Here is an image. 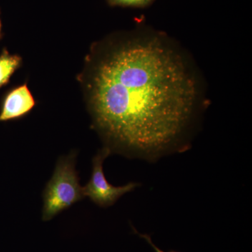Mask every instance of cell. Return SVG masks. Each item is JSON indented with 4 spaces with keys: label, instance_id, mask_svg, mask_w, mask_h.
Here are the masks:
<instances>
[{
    "label": "cell",
    "instance_id": "1",
    "mask_svg": "<svg viewBox=\"0 0 252 252\" xmlns=\"http://www.w3.org/2000/svg\"><path fill=\"white\" fill-rule=\"evenodd\" d=\"M79 79L92 127L111 154L155 162L189 149L203 85L165 33L141 27L97 41Z\"/></svg>",
    "mask_w": 252,
    "mask_h": 252
},
{
    "label": "cell",
    "instance_id": "2",
    "mask_svg": "<svg viewBox=\"0 0 252 252\" xmlns=\"http://www.w3.org/2000/svg\"><path fill=\"white\" fill-rule=\"evenodd\" d=\"M77 152L60 157L43 192L42 220L48 221L85 198L76 170Z\"/></svg>",
    "mask_w": 252,
    "mask_h": 252
},
{
    "label": "cell",
    "instance_id": "3",
    "mask_svg": "<svg viewBox=\"0 0 252 252\" xmlns=\"http://www.w3.org/2000/svg\"><path fill=\"white\" fill-rule=\"evenodd\" d=\"M108 149L103 147L92 160V174L89 183L83 187L84 196L99 207L107 208L116 203L124 194L132 191L140 184L130 182L122 187H114L107 182L103 171L104 160L110 155Z\"/></svg>",
    "mask_w": 252,
    "mask_h": 252
},
{
    "label": "cell",
    "instance_id": "4",
    "mask_svg": "<svg viewBox=\"0 0 252 252\" xmlns=\"http://www.w3.org/2000/svg\"><path fill=\"white\" fill-rule=\"evenodd\" d=\"M36 102L27 84L18 86L6 94L1 102L0 122L16 120L26 117Z\"/></svg>",
    "mask_w": 252,
    "mask_h": 252
},
{
    "label": "cell",
    "instance_id": "5",
    "mask_svg": "<svg viewBox=\"0 0 252 252\" xmlns=\"http://www.w3.org/2000/svg\"><path fill=\"white\" fill-rule=\"evenodd\" d=\"M22 58L17 54H11L6 48L0 54V89L9 83L14 72L21 67Z\"/></svg>",
    "mask_w": 252,
    "mask_h": 252
},
{
    "label": "cell",
    "instance_id": "6",
    "mask_svg": "<svg viewBox=\"0 0 252 252\" xmlns=\"http://www.w3.org/2000/svg\"><path fill=\"white\" fill-rule=\"evenodd\" d=\"M155 0H107L111 6L145 8L150 6Z\"/></svg>",
    "mask_w": 252,
    "mask_h": 252
},
{
    "label": "cell",
    "instance_id": "7",
    "mask_svg": "<svg viewBox=\"0 0 252 252\" xmlns=\"http://www.w3.org/2000/svg\"><path fill=\"white\" fill-rule=\"evenodd\" d=\"M132 230H133L134 233H135L136 235H138L141 238L144 239V240H146V242H147V243L149 244V245H150L151 246H152V248L154 249V251L156 252H165L164 251H162V250H160V248H158L157 245H155L153 243V241H152V238H151L150 235H147V234H141V233H139V232L137 231V230L135 229V228H134L133 226L132 225ZM168 252H174V251H170Z\"/></svg>",
    "mask_w": 252,
    "mask_h": 252
},
{
    "label": "cell",
    "instance_id": "8",
    "mask_svg": "<svg viewBox=\"0 0 252 252\" xmlns=\"http://www.w3.org/2000/svg\"><path fill=\"white\" fill-rule=\"evenodd\" d=\"M1 38V21L0 19V39Z\"/></svg>",
    "mask_w": 252,
    "mask_h": 252
}]
</instances>
